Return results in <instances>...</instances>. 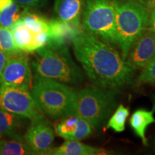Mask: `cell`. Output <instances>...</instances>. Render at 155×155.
Wrapping results in <instances>:
<instances>
[{"instance_id": "cell-25", "label": "cell", "mask_w": 155, "mask_h": 155, "mask_svg": "<svg viewBox=\"0 0 155 155\" xmlns=\"http://www.w3.org/2000/svg\"><path fill=\"white\" fill-rule=\"evenodd\" d=\"M44 1L45 0H14V2L22 6L25 9L38 7L41 5Z\"/></svg>"}, {"instance_id": "cell-17", "label": "cell", "mask_w": 155, "mask_h": 155, "mask_svg": "<svg viewBox=\"0 0 155 155\" xmlns=\"http://www.w3.org/2000/svg\"><path fill=\"white\" fill-rule=\"evenodd\" d=\"M55 131L65 140H79V117L72 115L63 118L55 125Z\"/></svg>"}, {"instance_id": "cell-22", "label": "cell", "mask_w": 155, "mask_h": 155, "mask_svg": "<svg viewBox=\"0 0 155 155\" xmlns=\"http://www.w3.org/2000/svg\"><path fill=\"white\" fill-rule=\"evenodd\" d=\"M23 22L34 34H38L43 31H48V22L42 17L27 12L21 17Z\"/></svg>"}, {"instance_id": "cell-8", "label": "cell", "mask_w": 155, "mask_h": 155, "mask_svg": "<svg viewBox=\"0 0 155 155\" xmlns=\"http://www.w3.org/2000/svg\"><path fill=\"white\" fill-rule=\"evenodd\" d=\"M32 71L27 53L21 51L8 57L0 83L29 90L32 88Z\"/></svg>"}, {"instance_id": "cell-7", "label": "cell", "mask_w": 155, "mask_h": 155, "mask_svg": "<svg viewBox=\"0 0 155 155\" xmlns=\"http://www.w3.org/2000/svg\"><path fill=\"white\" fill-rule=\"evenodd\" d=\"M0 109L16 114L31 121L45 119L28 89L0 83Z\"/></svg>"}, {"instance_id": "cell-19", "label": "cell", "mask_w": 155, "mask_h": 155, "mask_svg": "<svg viewBox=\"0 0 155 155\" xmlns=\"http://www.w3.org/2000/svg\"><path fill=\"white\" fill-rule=\"evenodd\" d=\"M129 116V108L120 104L113 112L106 123V129H111L116 132H122L125 130L126 122Z\"/></svg>"}, {"instance_id": "cell-3", "label": "cell", "mask_w": 155, "mask_h": 155, "mask_svg": "<svg viewBox=\"0 0 155 155\" xmlns=\"http://www.w3.org/2000/svg\"><path fill=\"white\" fill-rule=\"evenodd\" d=\"M31 94L39 110L50 119L76 114L77 91L68 85L35 75Z\"/></svg>"}, {"instance_id": "cell-1", "label": "cell", "mask_w": 155, "mask_h": 155, "mask_svg": "<svg viewBox=\"0 0 155 155\" xmlns=\"http://www.w3.org/2000/svg\"><path fill=\"white\" fill-rule=\"evenodd\" d=\"M73 53L94 85L119 89L133 83L134 70L115 46L83 28L73 38Z\"/></svg>"}, {"instance_id": "cell-4", "label": "cell", "mask_w": 155, "mask_h": 155, "mask_svg": "<svg viewBox=\"0 0 155 155\" xmlns=\"http://www.w3.org/2000/svg\"><path fill=\"white\" fill-rule=\"evenodd\" d=\"M115 13L118 48L126 61L134 41L146 30L149 11L137 0H111Z\"/></svg>"}, {"instance_id": "cell-14", "label": "cell", "mask_w": 155, "mask_h": 155, "mask_svg": "<svg viewBox=\"0 0 155 155\" xmlns=\"http://www.w3.org/2000/svg\"><path fill=\"white\" fill-rule=\"evenodd\" d=\"M155 106L150 111L143 108L136 110L131 116L129 124L136 135L141 139L144 146L148 145V141L146 137L147 127L152 124L155 123L154 118Z\"/></svg>"}, {"instance_id": "cell-12", "label": "cell", "mask_w": 155, "mask_h": 155, "mask_svg": "<svg viewBox=\"0 0 155 155\" xmlns=\"http://www.w3.org/2000/svg\"><path fill=\"white\" fill-rule=\"evenodd\" d=\"M83 0H55L54 10L58 19L77 27L81 26Z\"/></svg>"}, {"instance_id": "cell-2", "label": "cell", "mask_w": 155, "mask_h": 155, "mask_svg": "<svg viewBox=\"0 0 155 155\" xmlns=\"http://www.w3.org/2000/svg\"><path fill=\"white\" fill-rule=\"evenodd\" d=\"M36 52L32 65L37 76L74 86L84 81L83 72L73 61L67 45L48 44Z\"/></svg>"}, {"instance_id": "cell-16", "label": "cell", "mask_w": 155, "mask_h": 155, "mask_svg": "<svg viewBox=\"0 0 155 155\" xmlns=\"http://www.w3.org/2000/svg\"><path fill=\"white\" fill-rule=\"evenodd\" d=\"M22 117L0 109V138H22L19 134Z\"/></svg>"}, {"instance_id": "cell-5", "label": "cell", "mask_w": 155, "mask_h": 155, "mask_svg": "<svg viewBox=\"0 0 155 155\" xmlns=\"http://www.w3.org/2000/svg\"><path fill=\"white\" fill-rule=\"evenodd\" d=\"M118 91L112 89L91 85L77 91L76 114L86 120L93 129H98L107 121L115 111Z\"/></svg>"}, {"instance_id": "cell-28", "label": "cell", "mask_w": 155, "mask_h": 155, "mask_svg": "<svg viewBox=\"0 0 155 155\" xmlns=\"http://www.w3.org/2000/svg\"><path fill=\"white\" fill-rule=\"evenodd\" d=\"M147 9H155V0H140Z\"/></svg>"}, {"instance_id": "cell-26", "label": "cell", "mask_w": 155, "mask_h": 155, "mask_svg": "<svg viewBox=\"0 0 155 155\" xmlns=\"http://www.w3.org/2000/svg\"><path fill=\"white\" fill-rule=\"evenodd\" d=\"M149 21L147 28L155 33V9H148Z\"/></svg>"}, {"instance_id": "cell-29", "label": "cell", "mask_w": 155, "mask_h": 155, "mask_svg": "<svg viewBox=\"0 0 155 155\" xmlns=\"http://www.w3.org/2000/svg\"><path fill=\"white\" fill-rule=\"evenodd\" d=\"M14 2V0H0V12L10 5Z\"/></svg>"}, {"instance_id": "cell-30", "label": "cell", "mask_w": 155, "mask_h": 155, "mask_svg": "<svg viewBox=\"0 0 155 155\" xmlns=\"http://www.w3.org/2000/svg\"><path fill=\"white\" fill-rule=\"evenodd\" d=\"M152 147H153V149L155 150V134H154V139H153V141H152Z\"/></svg>"}, {"instance_id": "cell-21", "label": "cell", "mask_w": 155, "mask_h": 155, "mask_svg": "<svg viewBox=\"0 0 155 155\" xmlns=\"http://www.w3.org/2000/svg\"><path fill=\"white\" fill-rule=\"evenodd\" d=\"M0 51L9 56L21 52L17 47L10 29L0 26Z\"/></svg>"}, {"instance_id": "cell-27", "label": "cell", "mask_w": 155, "mask_h": 155, "mask_svg": "<svg viewBox=\"0 0 155 155\" xmlns=\"http://www.w3.org/2000/svg\"><path fill=\"white\" fill-rule=\"evenodd\" d=\"M7 59H8V56H7L5 54L0 51V81H1L2 73L4 68L7 63Z\"/></svg>"}, {"instance_id": "cell-31", "label": "cell", "mask_w": 155, "mask_h": 155, "mask_svg": "<svg viewBox=\"0 0 155 155\" xmlns=\"http://www.w3.org/2000/svg\"><path fill=\"white\" fill-rule=\"evenodd\" d=\"M152 98H153V101H154V106H155V94H154V95H153V96H152Z\"/></svg>"}, {"instance_id": "cell-24", "label": "cell", "mask_w": 155, "mask_h": 155, "mask_svg": "<svg viewBox=\"0 0 155 155\" xmlns=\"http://www.w3.org/2000/svg\"><path fill=\"white\" fill-rule=\"evenodd\" d=\"M49 33L48 31H43L40 33L35 34V42L38 49L46 45L49 42ZM37 49V50H38Z\"/></svg>"}, {"instance_id": "cell-6", "label": "cell", "mask_w": 155, "mask_h": 155, "mask_svg": "<svg viewBox=\"0 0 155 155\" xmlns=\"http://www.w3.org/2000/svg\"><path fill=\"white\" fill-rule=\"evenodd\" d=\"M81 18L83 30L118 47L115 13L111 0H85Z\"/></svg>"}, {"instance_id": "cell-11", "label": "cell", "mask_w": 155, "mask_h": 155, "mask_svg": "<svg viewBox=\"0 0 155 155\" xmlns=\"http://www.w3.org/2000/svg\"><path fill=\"white\" fill-rule=\"evenodd\" d=\"M82 28H77L71 23L60 19H52L48 22L49 42L53 45H67L72 42L73 38Z\"/></svg>"}, {"instance_id": "cell-10", "label": "cell", "mask_w": 155, "mask_h": 155, "mask_svg": "<svg viewBox=\"0 0 155 155\" xmlns=\"http://www.w3.org/2000/svg\"><path fill=\"white\" fill-rule=\"evenodd\" d=\"M24 139L36 154H50L53 150L55 132L45 119L31 121Z\"/></svg>"}, {"instance_id": "cell-20", "label": "cell", "mask_w": 155, "mask_h": 155, "mask_svg": "<svg viewBox=\"0 0 155 155\" xmlns=\"http://www.w3.org/2000/svg\"><path fill=\"white\" fill-rule=\"evenodd\" d=\"M26 12V9L22 11L20 5L13 2L8 7L0 12V26L10 28L12 25L18 21Z\"/></svg>"}, {"instance_id": "cell-15", "label": "cell", "mask_w": 155, "mask_h": 155, "mask_svg": "<svg viewBox=\"0 0 155 155\" xmlns=\"http://www.w3.org/2000/svg\"><path fill=\"white\" fill-rule=\"evenodd\" d=\"M9 29L17 47L21 51L27 53L36 51L38 48L35 42V34L25 25L22 19L14 23Z\"/></svg>"}, {"instance_id": "cell-18", "label": "cell", "mask_w": 155, "mask_h": 155, "mask_svg": "<svg viewBox=\"0 0 155 155\" xmlns=\"http://www.w3.org/2000/svg\"><path fill=\"white\" fill-rule=\"evenodd\" d=\"M36 154L23 138L10 139L0 141V155Z\"/></svg>"}, {"instance_id": "cell-9", "label": "cell", "mask_w": 155, "mask_h": 155, "mask_svg": "<svg viewBox=\"0 0 155 155\" xmlns=\"http://www.w3.org/2000/svg\"><path fill=\"white\" fill-rule=\"evenodd\" d=\"M155 58V33L147 28L132 44L126 61L134 71L142 69Z\"/></svg>"}, {"instance_id": "cell-23", "label": "cell", "mask_w": 155, "mask_h": 155, "mask_svg": "<svg viewBox=\"0 0 155 155\" xmlns=\"http://www.w3.org/2000/svg\"><path fill=\"white\" fill-rule=\"evenodd\" d=\"M138 82L155 86V58L141 69L138 77Z\"/></svg>"}, {"instance_id": "cell-13", "label": "cell", "mask_w": 155, "mask_h": 155, "mask_svg": "<svg viewBox=\"0 0 155 155\" xmlns=\"http://www.w3.org/2000/svg\"><path fill=\"white\" fill-rule=\"evenodd\" d=\"M110 154L101 148L87 145L77 140H66L61 146L53 148L50 154L53 155H101Z\"/></svg>"}]
</instances>
